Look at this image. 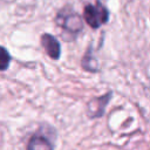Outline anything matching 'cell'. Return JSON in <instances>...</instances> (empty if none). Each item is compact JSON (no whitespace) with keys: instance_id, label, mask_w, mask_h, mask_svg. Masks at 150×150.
Returning <instances> with one entry per match:
<instances>
[{"instance_id":"cell-5","label":"cell","mask_w":150,"mask_h":150,"mask_svg":"<svg viewBox=\"0 0 150 150\" xmlns=\"http://www.w3.org/2000/svg\"><path fill=\"white\" fill-rule=\"evenodd\" d=\"M27 150H53V145L45 136L35 135L29 139Z\"/></svg>"},{"instance_id":"cell-6","label":"cell","mask_w":150,"mask_h":150,"mask_svg":"<svg viewBox=\"0 0 150 150\" xmlns=\"http://www.w3.org/2000/svg\"><path fill=\"white\" fill-rule=\"evenodd\" d=\"M91 49H88L87 54L84 55L83 60H82V66L86 70L88 71H97V63L94 56H91Z\"/></svg>"},{"instance_id":"cell-3","label":"cell","mask_w":150,"mask_h":150,"mask_svg":"<svg viewBox=\"0 0 150 150\" xmlns=\"http://www.w3.org/2000/svg\"><path fill=\"white\" fill-rule=\"evenodd\" d=\"M41 45L50 59H53V60L60 59L61 46H60V42L57 41V39L55 36H53L52 34H48V33L42 34L41 35Z\"/></svg>"},{"instance_id":"cell-7","label":"cell","mask_w":150,"mask_h":150,"mask_svg":"<svg viewBox=\"0 0 150 150\" xmlns=\"http://www.w3.org/2000/svg\"><path fill=\"white\" fill-rule=\"evenodd\" d=\"M9 62H11V55L8 50L5 47L0 46V71L6 70L9 66Z\"/></svg>"},{"instance_id":"cell-4","label":"cell","mask_w":150,"mask_h":150,"mask_svg":"<svg viewBox=\"0 0 150 150\" xmlns=\"http://www.w3.org/2000/svg\"><path fill=\"white\" fill-rule=\"evenodd\" d=\"M110 97H111V93H107L103 96L95 97L94 100H91L88 103V116L90 118L102 116L103 112H104V108L108 104Z\"/></svg>"},{"instance_id":"cell-1","label":"cell","mask_w":150,"mask_h":150,"mask_svg":"<svg viewBox=\"0 0 150 150\" xmlns=\"http://www.w3.org/2000/svg\"><path fill=\"white\" fill-rule=\"evenodd\" d=\"M83 18L91 28L96 29L108 22L109 12L100 1H97L96 4H88L84 7Z\"/></svg>"},{"instance_id":"cell-2","label":"cell","mask_w":150,"mask_h":150,"mask_svg":"<svg viewBox=\"0 0 150 150\" xmlns=\"http://www.w3.org/2000/svg\"><path fill=\"white\" fill-rule=\"evenodd\" d=\"M56 23L62 29H64L71 34H77L83 28L81 16L77 13H75L73 9L60 11L56 16Z\"/></svg>"}]
</instances>
